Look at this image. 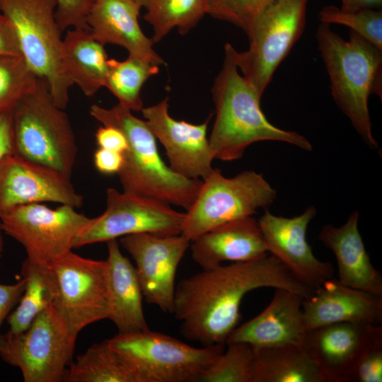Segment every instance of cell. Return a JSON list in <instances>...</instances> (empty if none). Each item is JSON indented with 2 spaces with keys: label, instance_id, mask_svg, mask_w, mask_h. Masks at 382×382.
Returning a JSON list of instances; mask_svg holds the SVG:
<instances>
[{
  "label": "cell",
  "instance_id": "1",
  "mask_svg": "<svg viewBox=\"0 0 382 382\" xmlns=\"http://www.w3.org/2000/svg\"><path fill=\"white\" fill-rule=\"evenodd\" d=\"M282 288L303 299L313 289L297 280L274 256L219 265L182 280L175 287L172 313L183 335L203 346L224 345L241 318L240 306L250 291Z\"/></svg>",
  "mask_w": 382,
  "mask_h": 382
},
{
  "label": "cell",
  "instance_id": "2",
  "mask_svg": "<svg viewBox=\"0 0 382 382\" xmlns=\"http://www.w3.org/2000/svg\"><path fill=\"white\" fill-rule=\"evenodd\" d=\"M234 47L224 46L222 68L212 87L216 117L209 138L213 159L231 161L241 158L252 144L276 141L311 151V142L301 134L272 124L261 108V98L238 71Z\"/></svg>",
  "mask_w": 382,
  "mask_h": 382
},
{
  "label": "cell",
  "instance_id": "3",
  "mask_svg": "<svg viewBox=\"0 0 382 382\" xmlns=\"http://www.w3.org/2000/svg\"><path fill=\"white\" fill-rule=\"evenodd\" d=\"M90 114L103 125L120 130L127 139V149L117 173L123 192L190 209L202 180L184 177L164 163L146 121L119 103L111 108L93 104Z\"/></svg>",
  "mask_w": 382,
  "mask_h": 382
},
{
  "label": "cell",
  "instance_id": "4",
  "mask_svg": "<svg viewBox=\"0 0 382 382\" xmlns=\"http://www.w3.org/2000/svg\"><path fill=\"white\" fill-rule=\"evenodd\" d=\"M316 37L334 101L366 144L378 149L371 130L369 98L372 93L381 98L382 50L352 30L345 40L330 25L323 23L317 28Z\"/></svg>",
  "mask_w": 382,
  "mask_h": 382
},
{
  "label": "cell",
  "instance_id": "5",
  "mask_svg": "<svg viewBox=\"0 0 382 382\" xmlns=\"http://www.w3.org/2000/svg\"><path fill=\"white\" fill-rule=\"evenodd\" d=\"M11 118L12 154L71 178L78 151L74 132L43 79L16 103Z\"/></svg>",
  "mask_w": 382,
  "mask_h": 382
},
{
  "label": "cell",
  "instance_id": "6",
  "mask_svg": "<svg viewBox=\"0 0 382 382\" xmlns=\"http://www.w3.org/2000/svg\"><path fill=\"white\" fill-rule=\"evenodd\" d=\"M56 0H0V11L13 23L21 55L35 75L47 84L56 105L65 109L73 85L65 70Z\"/></svg>",
  "mask_w": 382,
  "mask_h": 382
},
{
  "label": "cell",
  "instance_id": "7",
  "mask_svg": "<svg viewBox=\"0 0 382 382\" xmlns=\"http://www.w3.org/2000/svg\"><path fill=\"white\" fill-rule=\"evenodd\" d=\"M136 372L139 382H194L224 351V345L195 347L149 329L107 340Z\"/></svg>",
  "mask_w": 382,
  "mask_h": 382
},
{
  "label": "cell",
  "instance_id": "8",
  "mask_svg": "<svg viewBox=\"0 0 382 382\" xmlns=\"http://www.w3.org/2000/svg\"><path fill=\"white\" fill-rule=\"evenodd\" d=\"M52 284L50 306L78 335L87 325L108 319L111 311L107 260L81 257L70 250L45 265Z\"/></svg>",
  "mask_w": 382,
  "mask_h": 382
},
{
  "label": "cell",
  "instance_id": "9",
  "mask_svg": "<svg viewBox=\"0 0 382 382\" xmlns=\"http://www.w3.org/2000/svg\"><path fill=\"white\" fill-rule=\"evenodd\" d=\"M276 197V190L260 173L244 170L226 178L214 168L186 211L180 234L191 242L215 227L267 208Z\"/></svg>",
  "mask_w": 382,
  "mask_h": 382
},
{
  "label": "cell",
  "instance_id": "10",
  "mask_svg": "<svg viewBox=\"0 0 382 382\" xmlns=\"http://www.w3.org/2000/svg\"><path fill=\"white\" fill-rule=\"evenodd\" d=\"M308 1L272 0L253 24L249 48L235 50L238 69L260 96L303 32Z\"/></svg>",
  "mask_w": 382,
  "mask_h": 382
},
{
  "label": "cell",
  "instance_id": "11",
  "mask_svg": "<svg viewBox=\"0 0 382 382\" xmlns=\"http://www.w3.org/2000/svg\"><path fill=\"white\" fill-rule=\"evenodd\" d=\"M77 336L50 306L25 331L4 335L0 356L21 370L25 382H61Z\"/></svg>",
  "mask_w": 382,
  "mask_h": 382
},
{
  "label": "cell",
  "instance_id": "12",
  "mask_svg": "<svg viewBox=\"0 0 382 382\" xmlns=\"http://www.w3.org/2000/svg\"><path fill=\"white\" fill-rule=\"evenodd\" d=\"M74 207L62 204L51 209L41 203L17 206L0 215L1 228L24 248L26 260L45 266L75 248L89 218Z\"/></svg>",
  "mask_w": 382,
  "mask_h": 382
},
{
  "label": "cell",
  "instance_id": "13",
  "mask_svg": "<svg viewBox=\"0 0 382 382\" xmlns=\"http://www.w3.org/2000/svg\"><path fill=\"white\" fill-rule=\"evenodd\" d=\"M185 215L164 202L108 188L105 210L93 218L78 238L75 248L137 233L178 235Z\"/></svg>",
  "mask_w": 382,
  "mask_h": 382
},
{
  "label": "cell",
  "instance_id": "14",
  "mask_svg": "<svg viewBox=\"0 0 382 382\" xmlns=\"http://www.w3.org/2000/svg\"><path fill=\"white\" fill-rule=\"evenodd\" d=\"M120 243L135 262L146 302L172 313L176 271L190 241L181 234L159 236L145 233L122 236Z\"/></svg>",
  "mask_w": 382,
  "mask_h": 382
},
{
  "label": "cell",
  "instance_id": "15",
  "mask_svg": "<svg viewBox=\"0 0 382 382\" xmlns=\"http://www.w3.org/2000/svg\"><path fill=\"white\" fill-rule=\"evenodd\" d=\"M314 207L292 218L268 210L257 220L267 251L278 259L300 282L314 290L332 278V263L318 260L306 239L308 224L316 215Z\"/></svg>",
  "mask_w": 382,
  "mask_h": 382
},
{
  "label": "cell",
  "instance_id": "16",
  "mask_svg": "<svg viewBox=\"0 0 382 382\" xmlns=\"http://www.w3.org/2000/svg\"><path fill=\"white\" fill-rule=\"evenodd\" d=\"M56 202L75 208L83 197L74 189L71 178L13 154L0 158V215L20 205Z\"/></svg>",
  "mask_w": 382,
  "mask_h": 382
},
{
  "label": "cell",
  "instance_id": "17",
  "mask_svg": "<svg viewBox=\"0 0 382 382\" xmlns=\"http://www.w3.org/2000/svg\"><path fill=\"white\" fill-rule=\"evenodd\" d=\"M169 98L141 110L156 139L164 146L170 168L189 178L204 180L213 171L207 127L209 117L195 125L173 118Z\"/></svg>",
  "mask_w": 382,
  "mask_h": 382
},
{
  "label": "cell",
  "instance_id": "18",
  "mask_svg": "<svg viewBox=\"0 0 382 382\" xmlns=\"http://www.w3.org/2000/svg\"><path fill=\"white\" fill-rule=\"evenodd\" d=\"M381 325L337 323L306 331L301 348L318 368L323 382H349L363 352Z\"/></svg>",
  "mask_w": 382,
  "mask_h": 382
},
{
  "label": "cell",
  "instance_id": "19",
  "mask_svg": "<svg viewBox=\"0 0 382 382\" xmlns=\"http://www.w3.org/2000/svg\"><path fill=\"white\" fill-rule=\"evenodd\" d=\"M306 330L344 322L381 325L382 296L345 286L334 277L302 302Z\"/></svg>",
  "mask_w": 382,
  "mask_h": 382
},
{
  "label": "cell",
  "instance_id": "20",
  "mask_svg": "<svg viewBox=\"0 0 382 382\" xmlns=\"http://www.w3.org/2000/svg\"><path fill=\"white\" fill-rule=\"evenodd\" d=\"M303 300L295 292L275 289L268 306L253 318L237 326L225 345L245 342L253 347L289 344L300 346L307 331L303 318Z\"/></svg>",
  "mask_w": 382,
  "mask_h": 382
},
{
  "label": "cell",
  "instance_id": "21",
  "mask_svg": "<svg viewBox=\"0 0 382 382\" xmlns=\"http://www.w3.org/2000/svg\"><path fill=\"white\" fill-rule=\"evenodd\" d=\"M141 6L134 0H95L86 24L92 36L103 44L125 48L129 55L158 66L163 59L153 49V41L143 33L139 23Z\"/></svg>",
  "mask_w": 382,
  "mask_h": 382
},
{
  "label": "cell",
  "instance_id": "22",
  "mask_svg": "<svg viewBox=\"0 0 382 382\" xmlns=\"http://www.w3.org/2000/svg\"><path fill=\"white\" fill-rule=\"evenodd\" d=\"M190 247L192 259L203 270L224 261L256 260L268 252L258 221L252 216L215 227L192 241Z\"/></svg>",
  "mask_w": 382,
  "mask_h": 382
},
{
  "label": "cell",
  "instance_id": "23",
  "mask_svg": "<svg viewBox=\"0 0 382 382\" xmlns=\"http://www.w3.org/2000/svg\"><path fill=\"white\" fill-rule=\"evenodd\" d=\"M359 219L357 210L342 226L326 224L318 239L336 257L340 283L382 296V275L371 262L359 231Z\"/></svg>",
  "mask_w": 382,
  "mask_h": 382
},
{
  "label": "cell",
  "instance_id": "24",
  "mask_svg": "<svg viewBox=\"0 0 382 382\" xmlns=\"http://www.w3.org/2000/svg\"><path fill=\"white\" fill-rule=\"evenodd\" d=\"M111 311L110 319L119 333L149 329L143 307V294L135 267L122 253L116 239L107 242Z\"/></svg>",
  "mask_w": 382,
  "mask_h": 382
},
{
  "label": "cell",
  "instance_id": "25",
  "mask_svg": "<svg viewBox=\"0 0 382 382\" xmlns=\"http://www.w3.org/2000/svg\"><path fill=\"white\" fill-rule=\"evenodd\" d=\"M62 57L67 75L85 96H93L105 86L109 59L104 45L89 30H68L63 39Z\"/></svg>",
  "mask_w": 382,
  "mask_h": 382
},
{
  "label": "cell",
  "instance_id": "26",
  "mask_svg": "<svg viewBox=\"0 0 382 382\" xmlns=\"http://www.w3.org/2000/svg\"><path fill=\"white\" fill-rule=\"evenodd\" d=\"M253 350L250 382H323L315 364L299 345L253 347Z\"/></svg>",
  "mask_w": 382,
  "mask_h": 382
},
{
  "label": "cell",
  "instance_id": "27",
  "mask_svg": "<svg viewBox=\"0 0 382 382\" xmlns=\"http://www.w3.org/2000/svg\"><path fill=\"white\" fill-rule=\"evenodd\" d=\"M65 382H139L134 370L107 340L92 345L68 366Z\"/></svg>",
  "mask_w": 382,
  "mask_h": 382
},
{
  "label": "cell",
  "instance_id": "28",
  "mask_svg": "<svg viewBox=\"0 0 382 382\" xmlns=\"http://www.w3.org/2000/svg\"><path fill=\"white\" fill-rule=\"evenodd\" d=\"M21 272L26 282L25 290L18 306L6 318L8 331L16 334L25 331L50 306L52 297V279L45 266L31 264L25 259Z\"/></svg>",
  "mask_w": 382,
  "mask_h": 382
},
{
  "label": "cell",
  "instance_id": "29",
  "mask_svg": "<svg viewBox=\"0 0 382 382\" xmlns=\"http://www.w3.org/2000/svg\"><path fill=\"white\" fill-rule=\"evenodd\" d=\"M158 71L159 66L130 55L121 62L109 59L104 86L117 98L119 104L131 111H141V88Z\"/></svg>",
  "mask_w": 382,
  "mask_h": 382
},
{
  "label": "cell",
  "instance_id": "30",
  "mask_svg": "<svg viewBox=\"0 0 382 382\" xmlns=\"http://www.w3.org/2000/svg\"><path fill=\"white\" fill-rule=\"evenodd\" d=\"M207 0H152L144 19L154 30V43L163 38L173 28L182 35L197 25L207 13Z\"/></svg>",
  "mask_w": 382,
  "mask_h": 382
},
{
  "label": "cell",
  "instance_id": "31",
  "mask_svg": "<svg viewBox=\"0 0 382 382\" xmlns=\"http://www.w3.org/2000/svg\"><path fill=\"white\" fill-rule=\"evenodd\" d=\"M37 81L23 56L0 55V115L11 112Z\"/></svg>",
  "mask_w": 382,
  "mask_h": 382
},
{
  "label": "cell",
  "instance_id": "32",
  "mask_svg": "<svg viewBox=\"0 0 382 382\" xmlns=\"http://www.w3.org/2000/svg\"><path fill=\"white\" fill-rule=\"evenodd\" d=\"M227 349L199 376L203 382H250L253 350L245 342L226 344Z\"/></svg>",
  "mask_w": 382,
  "mask_h": 382
},
{
  "label": "cell",
  "instance_id": "33",
  "mask_svg": "<svg viewBox=\"0 0 382 382\" xmlns=\"http://www.w3.org/2000/svg\"><path fill=\"white\" fill-rule=\"evenodd\" d=\"M321 23L347 26L382 50V9L342 10L335 6L323 7L318 13Z\"/></svg>",
  "mask_w": 382,
  "mask_h": 382
},
{
  "label": "cell",
  "instance_id": "34",
  "mask_svg": "<svg viewBox=\"0 0 382 382\" xmlns=\"http://www.w3.org/2000/svg\"><path fill=\"white\" fill-rule=\"evenodd\" d=\"M272 0H207V14L229 22L248 35L257 17Z\"/></svg>",
  "mask_w": 382,
  "mask_h": 382
},
{
  "label": "cell",
  "instance_id": "35",
  "mask_svg": "<svg viewBox=\"0 0 382 382\" xmlns=\"http://www.w3.org/2000/svg\"><path fill=\"white\" fill-rule=\"evenodd\" d=\"M382 381V329L371 340L359 358L349 382Z\"/></svg>",
  "mask_w": 382,
  "mask_h": 382
},
{
  "label": "cell",
  "instance_id": "36",
  "mask_svg": "<svg viewBox=\"0 0 382 382\" xmlns=\"http://www.w3.org/2000/svg\"><path fill=\"white\" fill-rule=\"evenodd\" d=\"M55 18L62 31L68 28L89 30L88 13L95 0H56Z\"/></svg>",
  "mask_w": 382,
  "mask_h": 382
},
{
  "label": "cell",
  "instance_id": "37",
  "mask_svg": "<svg viewBox=\"0 0 382 382\" xmlns=\"http://www.w3.org/2000/svg\"><path fill=\"white\" fill-rule=\"evenodd\" d=\"M25 279L22 277V279L15 284H0V328L13 308L18 303L25 290ZM3 340L4 335L0 332V347Z\"/></svg>",
  "mask_w": 382,
  "mask_h": 382
},
{
  "label": "cell",
  "instance_id": "38",
  "mask_svg": "<svg viewBox=\"0 0 382 382\" xmlns=\"http://www.w3.org/2000/svg\"><path fill=\"white\" fill-rule=\"evenodd\" d=\"M95 138L99 148L112 150L123 154L127 149V141L118 129L111 127H100L96 134Z\"/></svg>",
  "mask_w": 382,
  "mask_h": 382
},
{
  "label": "cell",
  "instance_id": "39",
  "mask_svg": "<svg viewBox=\"0 0 382 382\" xmlns=\"http://www.w3.org/2000/svg\"><path fill=\"white\" fill-rule=\"evenodd\" d=\"M0 55L22 56L16 29L0 11Z\"/></svg>",
  "mask_w": 382,
  "mask_h": 382
},
{
  "label": "cell",
  "instance_id": "40",
  "mask_svg": "<svg viewBox=\"0 0 382 382\" xmlns=\"http://www.w3.org/2000/svg\"><path fill=\"white\" fill-rule=\"evenodd\" d=\"M122 153L98 148L93 154V163L96 168L105 175L117 174L123 164Z\"/></svg>",
  "mask_w": 382,
  "mask_h": 382
},
{
  "label": "cell",
  "instance_id": "41",
  "mask_svg": "<svg viewBox=\"0 0 382 382\" xmlns=\"http://www.w3.org/2000/svg\"><path fill=\"white\" fill-rule=\"evenodd\" d=\"M13 139L11 112L0 115V158L8 154H12ZM4 248L3 231L0 221V265Z\"/></svg>",
  "mask_w": 382,
  "mask_h": 382
},
{
  "label": "cell",
  "instance_id": "42",
  "mask_svg": "<svg viewBox=\"0 0 382 382\" xmlns=\"http://www.w3.org/2000/svg\"><path fill=\"white\" fill-rule=\"evenodd\" d=\"M342 10L354 11L361 8H382V0H340Z\"/></svg>",
  "mask_w": 382,
  "mask_h": 382
},
{
  "label": "cell",
  "instance_id": "43",
  "mask_svg": "<svg viewBox=\"0 0 382 382\" xmlns=\"http://www.w3.org/2000/svg\"><path fill=\"white\" fill-rule=\"evenodd\" d=\"M137 4H139L141 8H145L146 9L149 6L152 0H134Z\"/></svg>",
  "mask_w": 382,
  "mask_h": 382
}]
</instances>
